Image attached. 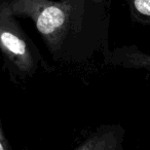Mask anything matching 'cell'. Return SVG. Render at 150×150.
Here are the masks:
<instances>
[{
  "mask_svg": "<svg viewBox=\"0 0 150 150\" xmlns=\"http://www.w3.org/2000/svg\"><path fill=\"white\" fill-rule=\"evenodd\" d=\"M123 134L120 127L103 125L81 142L76 150H118L121 149Z\"/></svg>",
  "mask_w": 150,
  "mask_h": 150,
  "instance_id": "obj_3",
  "label": "cell"
},
{
  "mask_svg": "<svg viewBox=\"0 0 150 150\" xmlns=\"http://www.w3.org/2000/svg\"><path fill=\"white\" fill-rule=\"evenodd\" d=\"M11 148V147L9 145V142L5 137L4 132H3L2 129V125H1V121H0V150H8Z\"/></svg>",
  "mask_w": 150,
  "mask_h": 150,
  "instance_id": "obj_6",
  "label": "cell"
},
{
  "mask_svg": "<svg viewBox=\"0 0 150 150\" xmlns=\"http://www.w3.org/2000/svg\"><path fill=\"white\" fill-rule=\"evenodd\" d=\"M84 0H8L16 17L30 19L52 54L60 52L71 35L82 28Z\"/></svg>",
  "mask_w": 150,
  "mask_h": 150,
  "instance_id": "obj_1",
  "label": "cell"
},
{
  "mask_svg": "<svg viewBox=\"0 0 150 150\" xmlns=\"http://www.w3.org/2000/svg\"><path fill=\"white\" fill-rule=\"evenodd\" d=\"M95 2H101V0H94Z\"/></svg>",
  "mask_w": 150,
  "mask_h": 150,
  "instance_id": "obj_7",
  "label": "cell"
},
{
  "mask_svg": "<svg viewBox=\"0 0 150 150\" xmlns=\"http://www.w3.org/2000/svg\"><path fill=\"white\" fill-rule=\"evenodd\" d=\"M113 60L127 68H150V54L141 52L136 46H125L116 50Z\"/></svg>",
  "mask_w": 150,
  "mask_h": 150,
  "instance_id": "obj_4",
  "label": "cell"
},
{
  "mask_svg": "<svg viewBox=\"0 0 150 150\" xmlns=\"http://www.w3.org/2000/svg\"><path fill=\"white\" fill-rule=\"evenodd\" d=\"M131 8L137 19L150 25V0H131Z\"/></svg>",
  "mask_w": 150,
  "mask_h": 150,
  "instance_id": "obj_5",
  "label": "cell"
},
{
  "mask_svg": "<svg viewBox=\"0 0 150 150\" xmlns=\"http://www.w3.org/2000/svg\"><path fill=\"white\" fill-rule=\"evenodd\" d=\"M35 47L20 28L6 2L0 4V52L18 72L32 75L37 68Z\"/></svg>",
  "mask_w": 150,
  "mask_h": 150,
  "instance_id": "obj_2",
  "label": "cell"
}]
</instances>
